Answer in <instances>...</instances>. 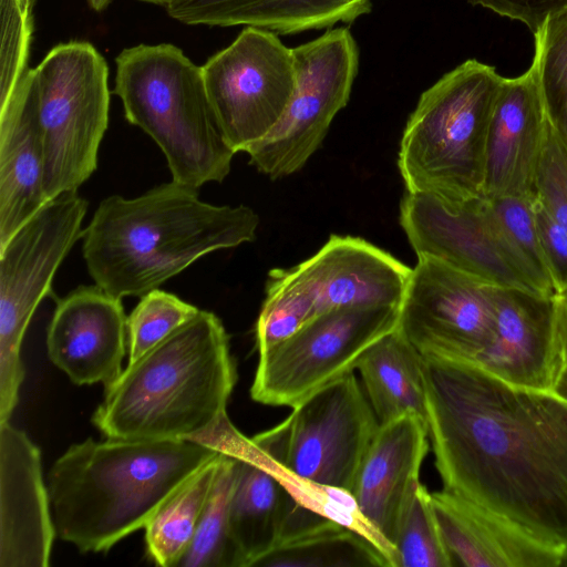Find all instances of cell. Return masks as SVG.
Returning a JSON list of instances; mask_svg holds the SVG:
<instances>
[{
  "label": "cell",
  "mask_w": 567,
  "mask_h": 567,
  "mask_svg": "<svg viewBox=\"0 0 567 567\" xmlns=\"http://www.w3.org/2000/svg\"><path fill=\"white\" fill-rule=\"evenodd\" d=\"M115 63L113 93L126 120L162 150L172 181L195 189L221 183L235 152L216 123L202 66L172 43L125 48Z\"/></svg>",
  "instance_id": "obj_5"
},
{
  "label": "cell",
  "mask_w": 567,
  "mask_h": 567,
  "mask_svg": "<svg viewBox=\"0 0 567 567\" xmlns=\"http://www.w3.org/2000/svg\"><path fill=\"white\" fill-rule=\"evenodd\" d=\"M493 338L474 363L522 388L553 391L566 364L553 297L492 287Z\"/></svg>",
  "instance_id": "obj_16"
},
{
  "label": "cell",
  "mask_w": 567,
  "mask_h": 567,
  "mask_svg": "<svg viewBox=\"0 0 567 567\" xmlns=\"http://www.w3.org/2000/svg\"><path fill=\"white\" fill-rule=\"evenodd\" d=\"M223 454L221 452L193 474L144 527L146 550L155 564L177 567L193 539Z\"/></svg>",
  "instance_id": "obj_26"
},
{
  "label": "cell",
  "mask_w": 567,
  "mask_h": 567,
  "mask_svg": "<svg viewBox=\"0 0 567 567\" xmlns=\"http://www.w3.org/2000/svg\"><path fill=\"white\" fill-rule=\"evenodd\" d=\"M317 315L313 296L292 269H271L256 323L258 353L290 338Z\"/></svg>",
  "instance_id": "obj_29"
},
{
  "label": "cell",
  "mask_w": 567,
  "mask_h": 567,
  "mask_svg": "<svg viewBox=\"0 0 567 567\" xmlns=\"http://www.w3.org/2000/svg\"><path fill=\"white\" fill-rule=\"evenodd\" d=\"M492 287L440 260L419 257L398 327L422 355L475 362L493 338Z\"/></svg>",
  "instance_id": "obj_14"
},
{
  "label": "cell",
  "mask_w": 567,
  "mask_h": 567,
  "mask_svg": "<svg viewBox=\"0 0 567 567\" xmlns=\"http://www.w3.org/2000/svg\"><path fill=\"white\" fill-rule=\"evenodd\" d=\"M556 324L563 348L565 362L567 363V288L556 292L553 297Z\"/></svg>",
  "instance_id": "obj_38"
},
{
  "label": "cell",
  "mask_w": 567,
  "mask_h": 567,
  "mask_svg": "<svg viewBox=\"0 0 567 567\" xmlns=\"http://www.w3.org/2000/svg\"><path fill=\"white\" fill-rule=\"evenodd\" d=\"M502 17L524 23L533 34L555 12L567 8V0H468Z\"/></svg>",
  "instance_id": "obj_37"
},
{
  "label": "cell",
  "mask_w": 567,
  "mask_h": 567,
  "mask_svg": "<svg viewBox=\"0 0 567 567\" xmlns=\"http://www.w3.org/2000/svg\"><path fill=\"white\" fill-rule=\"evenodd\" d=\"M429 451L425 421L406 414L381 424L363 457L351 495L357 512L394 567V544L402 517L421 483Z\"/></svg>",
  "instance_id": "obj_15"
},
{
  "label": "cell",
  "mask_w": 567,
  "mask_h": 567,
  "mask_svg": "<svg viewBox=\"0 0 567 567\" xmlns=\"http://www.w3.org/2000/svg\"><path fill=\"white\" fill-rule=\"evenodd\" d=\"M370 10V0H186L166 8L188 25H245L279 34L350 23Z\"/></svg>",
  "instance_id": "obj_24"
},
{
  "label": "cell",
  "mask_w": 567,
  "mask_h": 567,
  "mask_svg": "<svg viewBox=\"0 0 567 567\" xmlns=\"http://www.w3.org/2000/svg\"><path fill=\"white\" fill-rule=\"evenodd\" d=\"M37 0H0V105L12 93L28 69Z\"/></svg>",
  "instance_id": "obj_34"
},
{
  "label": "cell",
  "mask_w": 567,
  "mask_h": 567,
  "mask_svg": "<svg viewBox=\"0 0 567 567\" xmlns=\"http://www.w3.org/2000/svg\"><path fill=\"white\" fill-rule=\"evenodd\" d=\"M236 381L223 322L199 310L104 386L91 421L106 439L204 443L229 421Z\"/></svg>",
  "instance_id": "obj_4"
},
{
  "label": "cell",
  "mask_w": 567,
  "mask_h": 567,
  "mask_svg": "<svg viewBox=\"0 0 567 567\" xmlns=\"http://www.w3.org/2000/svg\"><path fill=\"white\" fill-rule=\"evenodd\" d=\"M220 453L193 440L89 437L71 445L48 474L56 536L81 553L110 550Z\"/></svg>",
  "instance_id": "obj_3"
},
{
  "label": "cell",
  "mask_w": 567,
  "mask_h": 567,
  "mask_svg": "<svg viewBox=\"0 0 567 567\" xmlns=\"http://www.w3.org/2000/svg\"><path fill=\"white\" fill-rule=\"evenodd\" d=\"M533 197L491 199L506 243L524 275L538 295L551 298L555 287L536 227Z\"/></svg>",
  "instance_id": "obj_30"
},
{
  "label": "cell",
  "mask_w": 567,
  "mask_h": 567,
  "mask_svg": "<svg viewBox=\"0 0 567 567\" xmlns=\"http://www.w3.org/2000/svg\"><path fill=\"white\" fill-rule=\"evenodd\" d=\"M533 209L540 245L548 262L555 293L567 288V230L534 194Z\"/></svg>",
  "instance_id": "obj_36"
},
{
  "label": "cell",
  "mask_w": 567,
  "mask_h": 567,
  "mask_svg": "<svg viewBox=\"0 0 567 567\" xmlns=\"http://www.w3.org/2000/svg\"><path fill=\"white\" fill-rule=\"evenodd\" d=\"M422 357L425 423L443 488L567 556V401L471 361Z\"/></svg>",
  "instance_id": "obj_1"
},
{
  "label": "cell",
  "mask_w": 567,
  "mask_h": 567,
  "mask_svg": "<svg viewBox=\"0 0 567 567\" xmlns=\"http://www.w3.org/2000/svg\"><path fill=\"white\" fill-rule=\"evenodd\" d=\"M44 143L32 97L18 81L0 105V247L49 200Z\"/></svg>",
  "instance_id": "obj_23"
},
{
  "label": "cell",
  "mask_w": 567,
  "mask_h": 567,
  "mask_svg": "<svg viewBox=\"0 0 567 567\" xmlns=\"http://www.w3.org/2000/svg\"><path fill=\"white\" fill-rule=\"evenodd\" d=\"M551 392L567 401V363L560 371Z\"/></svg>",
  "instance_id": "obj_39"
},
{
  "label": "cell",
  "mask_w": 567,
  "mask_h": 567,
  "mask_svg": "<svg viewBox=\"0 0 567 567\" xmlns=\"http://www.w3.org/2000/svg\"><path fill=\"white\" fill-rule=\"evenodd\" d=\"M198 311L197 307L158 288L141 297L126 320L128 363L154 348Z\"/></svg>",
  "instance_id": "obj_33"
},
{
  "label": "cell",
  "mask_w": 567,
  "mask_h": 567,
  "mask_svg": "<svg viewBox=\"0 0 567 567\" xmlns=\"http://www.w3.org/2000/svg\"><path fill=\"white\" fill-rule=\"evenodd\" d=\"M202 72L216 123L235 154L247 153L271 132L295 87L292 49L256 27H245Z\"/></svg>",
  "instance_id": "obj_12"
},
{
  "label": "cell",
  "mask_w": 567,
  "mask_h": 567,
  "mask_svg": "<svg viewBox=\"0 0 567 567\" xmlns=\"http://www.w3.org/2000/svg\"><path fill=\"white\" fill-rule=\"evenodd\" d=\"M256 566L390 567L386 557L365 536L332 519L282 543Z\"/></svg>",
  "instance_id": "obj_27"
},
{
  "label": "cell",
  "mask_w": 567,
  "mask_h": 567,
  "mask_svg": "<svg viewBox=\"0 0 567 567\" xmlns=\"http://www.w3.org/2000/svg\"><path fill=\"white\" fill-rule=\"evenodd\" d=\"M431 503L454 566L556 567L567 564L561 550L451 491L432 492Z\"/></svg>",
  "instance_id": "obj_22"
},
{
  "label": "cell",
  "mask_w": 567,
  "mask_h": 567,
  "mask_svg": "<svg viewBox=\"0 0 567 567\" xmlns=\"http://www.w3.org/2000/svg\"><path fill=\"white\" fill-rule=\"evenodd\" d=\"M236 472V457L224 453L193 539L177 567H239L229 529Z\"/></svg>",
  "instance_id": "obj_28"
},
{
  "label": "cell",
  "mask_w": 567,
  "mask_h": 567,
  "mask_svg": "<svg viewBox=\"0 0 567 567\" xmlns=\"http://www.w3.org/2000/svg\"><path fill=\"white\" fill-rule=\"evenodd\" d=\"M534 194L567 230V138L548 114Z\"/></svg>",
  "instance_id": "obj_35"
},
{
  "label": "cell",
  "mask_w": 567,
  "mask_h": 567,
  "mask_svg": "<svg viewBox=\"0 0 567 567\" xmlns=\"http://www.w3.org/2000/svg\"><path fill=\"white\" fill-rule=\"evenodd\" d=\"M87 200L78 192L49 200L0 247V423L10 421L24 379L22 341L53 277L83 236Z\"/></svg>",
  "instance_id": "obj_9"
},
{
  "label": "cell",
  "mask_w": 567,
  "mask_h": 567,
  "mask_svg": "<svg viewBox=\"0 0 567 567\" xmlns=\"http://www.w3.org/2000/svg\"><path fill=\"white\" fill-rule=\"evenodd\" d=\"M254 445L292 480L351 494L380 426L354 372L291 408Z\"/></svg>",
  "instance_id": "obj_8"
},
{
  "label": "cell",
  "mask_w": 567,
  "mask_h": 567,
  "mask_svg": "<svg viewBox=\"0 0 567 567\" xmlns=\"http://www.w3.org/2000/svg\"><path fill=\"white\" fill-rule=\"evenodd\" d=\"M435 518L431 492L420 483L400 523L394 567H453Z\"/></svg>",
  "instance_id": "obj_31"
},
{
  "label": "cell",
  "mask_w": 567,
  "mask_h": 567,
  "mask_svg": "<svg viewBox=\"0 0 567 567\" xmlns=\"http://www.w3.org/2000/svg\"><path fill=\"white\" fill-rule=\"evenodd\" d=\"M111 2L112 0H87L90 8L96 12L104 11Z\"/></svg>",
  "instance_id": "obj_40"
},
{
  "label": "cell",
  "mask_w": 567,
  "mask_h": 567,
  "mask_svg": "<svg viewBox=\"0 0 567 567\" xmlns=\"http://www.w3.org/2000/svg\"><path fill=\"white\" fill-rule=\"evenodd\" d=\"M539 85L548 116L567 138V8L534 33Z\"/></svg>",
  "instance_id": "obj_32"
},
{
  "label": "cell",
  "mask_w": 567,
  "mask_h": 567,
  "mask_svg": "<svg viewBox=\"0 0 567 567\" xmlns=\"http://www.w3.org/2000/svg\"><path fill=\"white\" fill-rule=\"evenodd\" d=\"M41 452L10 421L0 423V567H47L54 537Z\"/></svg>",
  "instance_id": "obj_18"
},
{
  "label": "cell",
  "mask_w": 567,
  "mask_h": 567,
  "mask_svg": "<svg viewBox=\"0 0 567 567\" xmlns=\"http://www.w3.org/2000/svg\"><path fill=\"white\" fill-rule=\"evenodd\" d=\"M248 206H217L175 182L135 198H104L83 230V257L95 285L123 298L143 297L213 251L256 238Z\"/></svg>",
  "instance_id": "obj_2"
},
{
  "label": "cell",
  "mask_w": 567,
  "mask_h": 567,
  "mask_svg": "<svg viewBox=\"0 0 567 567\" xmlns=\"http://www.w3.org/2000/svg\"><path fill=\"white\" fill-rule=\"evenodd\" d=\"M355 370L380 425L406 414L425 421L423 357L399 327L377 340Z\"/></svg>",
  "instance_id": "obj_25"
},
{
  "label": "cell",
  "mask_w": 567,
  "mask_h": 567,
  "mask_svg": "<svg viewBox=\"0 0 567 567\" xmlns=\"http://www.w3.org/2000/svg\"><path fill=\"white\" fill-rule=\"evenodd\" d=\"M19 81L30 93L44 143L48 200L76 192L97 167L109 125V65L96 48L72 40L53 47Z\"/></svg>",
  "instance_id": "obj_7"
},
{
  "label": "cell",
  "mask_w": 567,
  "mask_h": 567,
  "mask_svg": "<svg viewBox=\"0 0 567 567\" xmlns=\"http://www.w3.org/2000/svg\"><path fill=\"white\" fill-rule=\"evenodd\" d=\"M502 80L495 68L468 59L421 94L399 150L406 192L485 194L488 132Z\"/></svg>",
  "instance_id": "obj_6"
},
{
  "label": "cell",
  "mask_w": 567,
  "mask_h": 567,
  "mask_svg": "<svg viewBox=\"0 0 567 567\" xmlns=\"http://www.w3.org/2000/svg\"><path fill=\"white\" fill-rule=\"evenodd\" d=\"M295 87L271 132L252 146L249 162L271 179L301 169L320 147L337 113L348 103L359 49L348 28L329 29L292 49Z\"/></svg>",
  "instance_id": "obj_11"
},
{
  "label": "cell",
  "mask_w": 567,
  "mask_h": 567,
  "mask_svg": "<svg viewBox=\"0 0 567 567\" xmlns=\"http://www.w3.org/2000/svg\"><path fill=\"white\" fill-rule=\"evenodd\" d=\"M316 300L318 315L360 306L399 307L412 268L352 236L331 235L310 258L291 268Z\"/></svg>",
  "instance_id": "obj_20"
},
{
  "label": "cell",
  "mask_w": 567,
  "mask_h": 567,
  "mask_svg": "<svg viewBox=\"0 0 567 567\" xmlns=\"http://www.w3.org/2000/svg\"><path fill=\"white\" fill-rule=\"evenodd\" d=\"M127 317L100 286H80L59 299L47 331L51 362L78 385L111 384L122 373Z\"/></svg>",
  "instance_id": "obj_17"
},
{
  "label": "cell",
  "mask_w": 567,
  "mask_h": 567,
  "mask_svg": "<svg viewBox=\"0 0 567 567\" xmlns=\"http://www.w3.org/2000/svg\"><path fill=\"white\" fill-rule=\"evenodd\" d=\"M546 121L535 63L516 78H503L487 140L486 196L534 195Z\"/></svg>",
  "instance_id": "obj_21"
},
{
  "label": "cell",
  "mask_w": 567,
  "mask_h": 567,
  "mask_svg": "<svg viewBox=\"0 0 567 567\" xmlns=\"http://www.w3.org/2000/svg\"><path fill=\"white\" fill-rule=\"evenodd\" d=\"M400 224L417 258L431 257L493 286L538 295L507 245L485 194L442 197L406 192Z\"/></svg>",
  "instance_id": "obj_13"
},
{
  "label": "cell",
  "mask_w": 567,
  "mask_h": 567,
  "mask_svg": "<svg viewBox=\"0 0 567 567\" xmlns=\"http://www.w3.org/2000/svg\"><path fill=\"white\" fill-rule=\"evenodd\" d=\"M224 453L237 461L229 503V529L239 567H252L303 528L312 509L289 491L272 463L238 432Z\"/></svg>",
  "instance_id": "obj_19"
},
{
  "label": "cell",
  "mask_w": 567,
  "mask_h": 567,
  "mask_svg": "<svg viewBox=\"0 0 567 567\" xmlns=\"http://www.w3.org/2000/svg\"><path fill=\"white\" fill-rule=\"evenodd\" d=\"M399 307L360 306L321 312L285 341L260 352L251 399L293 408L355 371L363 353L399 324Z\"/></svg>",
  "instance_id": "obj_10"
},
{
  "label": "cell",
  "mask_w": 567,
  "mask_h": 567,
  "mask_svg": "<svg viewBox=\"0 0 567 567\" xmlns=\"http://www.w3.org/2000/svg\"><path fill=\"white\" fill-rule=\"evenodd\" d=\"M138 1L152 3V4H156V6H162L166 9L169 6H173V4L186 1V0H138Z\"/></svg>",
  "instance_id": "obj_41"
}]
</instances>
